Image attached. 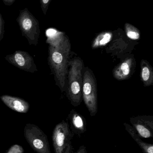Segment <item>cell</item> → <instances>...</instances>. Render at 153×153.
<instances>
[{"label": "cell", "mask_w": 153, "mask_h": 153, "mask_svg": "<svg viewBox=\"0 0 153 153\" xmlns=\"http://www.w3.org/2000/svg\"><path fill=\"white\" fill-rule=\"evenodd\" d=\"M46 42L49 45L48 64L54 76L56 84L64 90L68 74L71 44L64 32L54 28L46 30Z\"/></svg>", "instance_id": "obj_1"}, {"label": "cell", "mask_w": 153, "mask_h": 153, "mask_svg": "<svg viewBox=\"0 0 153 153\" xmlns=\"http://www.w3.org/2000/svg\"><path fill=\"white\" fill-rule=\"evenodd\" d=\"M68 69V95L74 106H78L81 100L82 95L83 64L79 58L69 61Z\"/></svg>", "instance_id": "obj_2"}, {"label": "cell", "mask_w": 153, "mask_h": 153, "mask_svg": "<svg viewBox=\"0 0 153 153\" xmlns=\"http://www.w3.org/2000/svg\"><path fill=\"white\" fill-rule=\"evenodd\" d=\"M17 22L22 35L27 39L29 45L37 46L40 34L39 22L28 8L20 10Z\"/></svg>", "instance_id": "obj_3"}, {"label": "cell", "mask_w": 153, "mask_h": 153, "mask_svg": "<svg viewBox=\"0 0 153 153\" xmlns=\"http://www.w3.org/2000/svg\"><path fill=\"white\" fill-rule=\"evenodd\" d=\"M74 134L68 122L63 120L56 125L53 130L52 141L55 153H73L72 140Z\"/></svg>", "instance_id": "obj_4"}, {"label": "cell", "mask_w": 153, "mask_h": 153, "mask_svg": "<svg viewBox=\"0 0 153 153\" xmlns=\"http://www.w3.org/2000/svg\"><path fill=\"white\" fill-rule=\"evenodd\" d=\"M82 95L90 116H95L98 112L97 84L93 74L89 69L85 71L83 77Z\"/></svg>", "instance_id": "obj_5"}, {"label": "cell", "mask_w": 153, "mask_h": 153, "mask_svg": "<svg viewBox=\"0 0 153 153\" xmlns=\"http://www.w3.org/2000/svg\"><path fill=\"white\" fill-rule=\"evenodd\" d=\"M24 135L28 143L36 152L51 153L47 136L37 126L26 124Z\"/></svg>", "instance_id": "obj_6"}, {"label": "cell", "mask_w": 153, "mask_h": 153, "mask_svg": "<svg viewBox=\"0 0 153 153\" xmlns=\"http://www.w3.org/2000/svg\"><path fill=\"white\" fill-rule=\"evenodd\" d=\"M4 59L9 63L24 71L34 73L38 71L33 57L26 51L17 50L11 54L6 55Z\"/></svg>", "instance_id": "obj_7"}, {"label": "cell", "mask_w": 153, "mask_h": 153, "mask_svg": "<svg viewBox=\"0 0 153 153\" xmlns=\"http://www.w3.org/2000/svg\"><path fill=\"white\" fill-rule=\"evenodd\" d=\"M132 127L142 138L153 137V118L151 116H138L130 118Z\"/></svg>", "instance_id": "obj_8"}, {"label": "cell", "mask_w": 153, "mask_h": 153, "mask_svg": "<svg viewBox=\"0 0 153 153\" xmlns=\"http://www.w3.org/2000/svg\"><path fill=\"white\" fill-rule=\"evenodd\" d=\"M1 100L10 109L21 113H26L29 110V103L23 99L9 95L0 97Z\"/></svg>", "instance_id": "obj_9"}, {"label": "cell", "mask_w": 153, "mask_h": 153, "mask_svg": "<svg viewBox=\"0 0 153 153\" xmlns=\"http://www.w3.org/2000/svg\"><path fill=\"white\" fill-rule=\"evenodd\" d=\"M71 122L70 128L72 132L79 137L86 132V122L84 118L76 112L71 113L69 116Z\"/></svg>", "instance_id": "obj_10"}, {"label": "cell", "mask_w": 153, "mask_h": 153, "mask_svg": "<svg viewBox=\"0 0 153 153\" xmlns=\"http://www.w3.org/2000/svg\"><path fill=\"white\" fill-rule=\"evenodd\" d=\"M133 63V59L128 58L119 64L113 71L114 77L119 81L128 78L131 74Z\"/></svg>", "instance_id": "obj_11"}, {"label": "cell", "mask_w": 153, "mask_h": 153, "mask_svg": "<svg viewBox=\"0 0 153 153\" xmlns=\"http://www.w3.org/2000/svg\"><path fill=\"white\" fill-rule=\"evenodd\" d=\"M126 131L128 132V134L133 137V139L137 142V144L140 146V148L143 151L144 153H153V145L152 144L148 143L142 141V138L138 135L134 128L127 124L124 123Z\"/></svg>", "instance_id": "obj_12"}, {"label": "cell", "mask_w": 153, "mask_h": 153, "mask_svg": "<svg viewBox=\"0 0 153 153\" xmlns=\"http://www.w3.org/2000/svg\"><path fill=\"white\" fill-rule=\"evenodd\" d=\"M141 78L145 86H149L153 82L152 68L147 61L142 60L141 62Z\"/></svg>", "instance_id": "obj_13"}, {"label": "cell", "mask_w": 153, "mask_h": 153, "mask_svg": "<svg viewBox=\"0 0 153 153\" xmlns=\"http://www.w3.org/2000/svg\"><path fill=\"white\" fill-rule=\"evenodd\" d=\"M112 36V33L110 31H105L99 34L93 42V48H98L105 45L110 41Z\"/></svg>", "instance_id": "obj_14"}, {"label": "cell", "mask_w": 153, "mask_h": 153, "mask_svg": "<svg viewBox=\"0 0 153 153\" xmlns=\"http://www.w3.org/2000/svg\"><path fill=\"white\" fill-rule=\"evenodd\" d=\"M125 29L127 36L130 39L137 40L140 39V31L133 25L129 23H125Z\"/></svg>", "instance_id": "obj_15"}, {"label": "cell", "mask_w": 153, "mask_h": 153, "mask_svg": "<svg viewBox=\"0 0 153 153\" xmlns=\"http://www.w3.org/2000/svg\"><path fill=\"white\" fill-rule=\"evenodd\" d=\"M23 147L19 145L15 144L12 146L5 153H23Z\"/></svg>", "instance_id": "obj_16"}, {"label": "cell", "mask_w": 153, "mask_h": 153, "mask_svg": "<svg viewBox=\"0 0 153 153\" xmlns=\"http://www.w3.org/2000/svg\"><path fill=\"white\" fill-rule=\"evenodd\" d=\"M52 0H40V7L44 15H46L48 10L49 6Z\"/></svg>", "instance_id": "obj_17"}, {"label": "cell", "mask_w": 153, "mask_h": 153, "mask_svg": "<svg viewBox=\"0 0 153 153\" xmlns=\"http://www.w3.org/2000/svg\"><path fill=\"white\" fill-rule=\"evenodd\" d=\"M4 21L1 14L0 13V42L4 37Z\"/></svg>", "instance_id": "obj_18"}, {"label": "cell", "mask_w": 153, "mask_h": 153, "mask_svg": "<svg viewBox=\"0 0 153 153\" xmlns=\"http://www.w3.org/2000/svg\"><path fill=\"white\" fill-rule=\"evenodd\" d=\"M73 153H87L86 146L84 145L82 146H80L78 151H76L75 152Z\"/></svg>", "instance_id": "obj_19"}, {"label": "cell", "mask_w": 153, "mask_h": 153, "mask_svg": "<svg viewBox=\"0 0 153 153\" xmlns=\"http://www.w3.org/2000/svg\"><path fill=\"white\" fill-rule=\"evenodd\" d=\"M16 0H2L3 3L7 6L12 5Z\"/></svg>", "instance_id": "obj_20"}]
</instances>
